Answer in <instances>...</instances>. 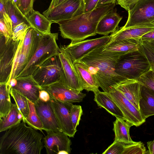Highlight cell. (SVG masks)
<instances>
[{"mask_svg":"<svg viewBox=\"0 0 154 154\" xmlns=\"http://www.w3.org/2000/svg\"><path fill=\"white\" fill-rule=\"evenodd\" d=\"M39 99L42 101L46 102L51 100V97L48 92L42 89L40 91Z\"/></svg>","mask_w":154,"mask_h":154,"instance_id":"ee69618b","label":"cell"},{"mask_svg":"<svg viewBox=\"0 0 154 154\" xmlns=\"http://www.w3.org/2000/svg\"><path fill=\"white\" fill-rule=\"evenodd\" d=\"M23 119V116L16 103H12L9 113L5 117L0 119V132L5 131L19 124Z\"/></svg>","mask_w":154,"mask_h":154,"instance_id":"83f0119b","label":"cell"},{"mask_svg":"<svg viewBox=\"0 0 154 154\" xmlns=\"http://www.w3.org/2000/svg\"><path fill=\"white\" fill-rule=\"evenodd\" d=\"M151 69L154 71V62H149Z\"/></svg>","mask_w":154,"mask_h":154,"instance_id":"681fc988","label":"cell"},{"mask_svg":"<svg viewBox=\"0 0 154 154\" xmlns=\"http://www.w3.org/2000/svg\"><path fill=\"white\" fill-rule=\"evenodd\" d=\"M85 0H65L57 6L47 9L43 14L53 23L71 18L85 12Z\"/></svg>","mask_w":154,"mask_h":154,"instance_id":"ba28073f","label":"cell"},{"mask_svg":"<svg viewBox=\"0 0 154 154\" xmlns=\"http://www.w3.org/2000/svg\"><path fill=\"white\" fill-rule=\"evenodd\" d=\"M126 144L123 142L114 141L102 154H122Z\"/></svg>","mask_w":154,"mask_h":154,"instance_id":"ab89813d","label":"cell"},{"mask_svg":"<svg viewBox=\"0 0 154 154\" xmlns=\"http://www.w3.org/2000/svg\"><path fill=\"white\" fill-rule=\"evenodd\" d=\"M58 33L40 34L38 47L27 65L18 77L32 75L41 65L60 51L57 40Z\"/></svg>","mask_w":154,"mask_h":154,"instance_id":"277c9868","label":"cell"},{"mask_svg":"<svg viewBox=\"0 0 154 154\" xmlns=\"http://www.w3.org/2000/svg\"><path fill=\"white\" fill-rule=\"evenodd\" d=\"M146 151L143 143L134 142L126 144L122 154H145Z\"/></svg>","mask_w":154,"mask_h":154,"instance_id":"836d02e7","label":"cell"},{"mask_svg":"<svg viewBox=\"0 0 154 154\" xmlns=\"http://www.w3.org/2000/svg\"><path fill=\"white\" fill-rule=\"evenodd\" d=\"M32 75L42 88L62 81L63 71L59 54L46 61L34 71Z\"/></svg>","mask_w":154,"mask_h":154,"instance_id":"8992f818","label":"cell"},{"mask_svg":"<svg viewBox=\"0 0 154 154\" xmlns=\"http://www.w3.org/2000/svg\"><path fill=\"white\" fill-rule=\"evenodd\" d=\"M40 33L30 27L28 30L21 45L22 51L27 56L29 61L37 48Z\"/></svg>","mask_w":154,"mask_h":154,"instance_id":"484cf974","label":"cell"},{"mask_svg":"<svg viewBox=\"0 0 154 154\" xmlns=\"http://www.w3.org/2000/svg\"><path fill=\"white\" fill-rule=\"evenodd\" d=\"M116 119L113 122L114 131L115 137L114 141L123 142L126 143L134 142L131 139L129 133L132 124L125 120L123 118L115 117Z\"/></svg>","mask_w":154,"mask_h":154,"instance_id":"d4e9b609","label":"cell"},{"mask_svg":"<svg viewBox=\"0 0 154 154\" xmlns=\"http://www.w3.org/2000/svg\"><path fill=\"white\" fill-rule=\"evenodd\" d=\"M137 80L141 85L154 90V71L151 69Z\"/></svg>","mask_w":154,"mask_h":154,"instance_id":"74e56055","label":"cell"},{"mask_svg":"<svg viewBox=\"0 0 154 154\" xmlns=\"http://www.w3.org/2000/svg\"><path fill=\"white\" fill-rule=\"evenodd\" d=\"M30 26L25 23H20L13 29L12 38L15 41H20L23 40Z\"/></svg>","mask_w":154,"mask_h":154,"instance_id":"e575fe53","label":"cell"},{"mask_svg":"<svg viewBox=\"0 0 154 154\" xmlns=\"http://www.w3.org/2000/svg\"><path fill=\"white\" fill-rule=\"evenodd\" d=\"M128 12L124 29L151 23L154 20V0H139Z\"/></svg>","mask_w":154,"mask_h":154,"instance_id":"52a82bcc","label":"cell"},{"mask_svg":"<svg viewBox=\"0 0 154 154\" xmlns=\"http://www.w3.org/2000/svg\"><path fill=\"white\" fill-rule=\"evenodd\" d=\"M153 29L154 25L151 23L124 29H118L110 35V39L107 44L116 41L141 38L144 35Z\"/></svg>","mask_w":154,"mask_h":154,"instance_id":"ffe728a7","label":"cell"},{"mask_svg":"<svg viewBox=\"0 0 154 154\" xmlns=\"http://www.w3.org/2000/svg\"><path fill=\"white\" fill-rule=\"evenodd\" d=\"M141 39L142 41L146 42L154 40V29L144 35L141 37Z\"/></svg>","mask_w":154,"mask_h":154,"instance_id":"f6af8a7d","label":"cell"},{"mask_svg":"<svg viewBox=\"0 0 154 154\" xmlns=\"http://www.w3.org/2000/svg\"><path fill=\"white\" fill-rule=\"evenodd\" d=\"M115 4L97 7L93 10L70 19L57 21L61 36L71 42H79L96 35L97 24L101 19L114 9Z\"/></svg>","mask_w":154,"mask_h":154,"instance_id":"3957f363","label":"cell"},{"mask_svg":"<svg viewBox=\"0 0 154 154\" xmlns=\"http://www.w3.org/2000/svg\"><path fill=\"white\" fill-rule=\"evenodd\" d=\"M113 9L105 15L99 21L96 29V33L108 35L116 30L122 17Z\"/></svg>","mask_w":154,"mask_h":154,"instance_id":"44dd1931","label":"cell"},{"mask_svg":"<svg viewBox=\"0 0 154 154\" xmlns=\"http://www.w3.org/2000/svg\"><path fill=\"white\" fill-rule=\"evenodd\" d=\"M94 93V100L99 107L105 109L114 116L123 118L122 112L107 92L101 91L98 90Z\"/></svg>","mask_w":154,"mask_h":154,"instance_id":"603a6c76","label":"cell"},{"mask_svg":"<svg viewBox=\"0 0 154 154\" xmlns=\"http://www.w3.org/2000/svg\"><path fill=\"white\" fill-rule=\"evenodd\" d=\"M42 89L48 92L51 98L63 102H81L86 95V94L69 88L61 81Z\"/></svg>","mask_w":154,"mask_h":154,"instance_id":"9a60e30c","label":"cell"},{"mask_svg":"<svg viewBox=\"0 0 154 154\" xmlns=\"http://www.w3.org/2000/svg\"><path fill=\"white\" fill-rule=\"evenodd\" d=\"M147 145L148 150L146 151V154H154V140L147 142Z\"/></svg>","mask_w":154,"mask_h":154,"instance_id":"7dc6e473","label":"cell"},{"mask_svg":"<svg viewBox=\"0 0 154 154\" xmlns=\"http://www.w3.org/2000/svg\"><path fill=\"white\" fill-rule=\"evenodd\" d=\"M0 19L2 20L5 25L13 33L12 21L7 13L4 0H0Z\"/></svg>","mask_w":154,"mask_h":154,"instance_id":"f35d334b","label":"cell"},{"mask_svg":"<svg viewBox=\"0 0 154 154\" xmlns=\"http://www.w3.org/2000/svg\"><path fill=\"white\" fill-rule=\"evenodd\" d=\"M19 42L11 38L6 42L0 35V83H7L9 79Z\"/></svg>","mask_w":154,"mask_h":154,"instance_id":"9c48e42d","label":"cell"},{"mask_svg":"<svg viewBox=\"0 0 154 154\" xmlns=\"http://www.w3.org/2000/svg\"><path fill=\"white\" fill-rule=\"evenodd\" d=\"M99 1V0H85V12L91 11L96 8Z\"/></svg>","mask_w":154,"mask_h":154,"instance_id":"7bdbcfd3","label":"cell"},{"mask_svg":"<svg viewBox=\"0 0 154 154\" xmlns=\"http://www.w3.org/2000/svg\"><path fill=\"white\" fill-rule=\"evenodd\" d=\"M35 0H14L19 9L26 17L32 12Z\"/></svg>","mask_w":154,"mask_h":154,"instance_id":"8d00e7d4","label":"cell"},{"mask_svg":"<svg viewBox=\"0 0 154 154\" xmlns=\"http://www.w3.org/2000/svg\"><path fill=\"white\" fill-rule=\"evenodd\" d=\"M151 69L147 58L140 49L121 57L115 68L119 75L125 79L134 80H137Z\"/></svg>","mask_w":154,"mask_h":154,"instance_id":"5b68a950","label":"cell"},{"mask_svg":"<svg viewBox=\"0 0 154 154\" xmlns=\"http://www.w3.org/2000/svg\"><path fill=\"white\" fill-rule=\"evenodd\" d=\"M110 35H104L98 38L79 42H71L68 45L63 46L69 55L74 63L95 48L107 44L110 41Z\"/></svg>","mask_w":154,"mask_h":154,"instance_id":"7c38bea8","label":"cell"},{"mask_svg":"<svg viewBox=\"0 0 154 154\" xmlns=\"http://www.w3.org/2000/svg\"><path fill=\"white\" fill-rule=\"evenodd\" d=\"M4 1L7 13L12 21L13 29L23 23L30 26L27 17L19 9L14 0Z\"/></svg>","mask_w":154,"mask_h":154,"instance_id":"f546056e","label":"cell"},{"mask_svg":"<svg viewBox=\"0 0 154 154\" xmlns=\"http://www.w3.org/2000/svg\"><path fill=\"white\" fill-rule=\"evenodd\" d=\"M10 94L23 116L22 120H24L27 117L29 113L28 99L12 88L10 90Z\"/></svg>","mask_w":154,"mask_h":154,"instance_id":"1f68e13d","label":"cell"},{"mask_svg":"<svg viewBox=\"0 0 154 154\" xmlns=\"http://www.w3.org/2000/svg\"><path fill=\"white\" fill-rule=\"evenodd\" d=\"M105 45L95 48L74 62L83 65L103 91L108 92L112 87L127 79L115 71L116 64L121 57L102 53Z\"/></svg>","mask_w":154,"mask_h":154,"instance_id":"7a4b0ae2","label":"cell"},{"mask_svg":"<svg viewBox=\"0 0 154 154\" xmlns=\"http://www.w3.org/2000/svg\"><path fill=\"white\" fill-rule=\"evenodd\" d=\"M139 49L147 58L149 62H154V48L147 42L142 41Z\"/></svg>","mask_w":154,"mask_h":154,"instance_id":"60d3db41","label":"cell"},{"mask_svg":"<svg viewBox=\"0 0 154 154\" xmlns=\"http://www.w3.org/2000/svg\"><path fill=\"white\" fill-rule=\"evenodd\" d=\"M51 100L62 132L69 137H73L76 132L73 129L70 113L72 103L62 102L51 98Z\"/></svg>","mask_w":154,"mask_h":154,"instance_id":"5bb4252c","label":"cell"},{"mask_svg":"<svg viewBox=\"0 0 154 154\" xmlns=\"http://www.w3.org/2000/svg\"><path fill=\"white\" fill-rule=\"evenodd\" d=\"M10 92L7 83H0V119L6 116L11 107Z\"/></svg>","mask_w":154,"mask_h":154,"instance_id":"4dcf8cb0","label":"cell"},{"mask_svg":"<svg viewBox=\"0 0 154 154\" xmlns=\"http://www.w3.org/2000/svg\"><path fill=\"white\" fill-rule=\"evenodd\" d=\"M59 56L63 69V77L61 81L69 88L79 92L84 89L74 63L69 55L64 50L63 45L60 47Z\"/></svg>","mask_w":154,"mask_h":154,"instance_id":"8fae6325","label":"cell"},{"mask_svg":"<svg viewBox=\"0 0 154 154\" xmlns=\"http://www.w3.org/2000/svg\"><path fill=\"white\" fill-rule=\"evenodd\" d=\"M65 0H51L49 7L47 9H51L60 4Z\"/></svg>","mask_w":154,"mask_h":154,"instance_id":"c3c4849f","label":"cell"},{"mask_svg":"<svg viewBox=\"0 0 154 154\" xmlns=\"http://www.w3.org/2000/svg\"><path fill=\"white\" fill-rule=\"evenodd\" d=\"M34 104L37 113L43 125V130L45 131L62 132L55 116L51 100L45 102L39 99Z\"/></svg>","mask_w":154,"mask_h":154,"instance_id":"2e32d148","label":"cell"},{"mask_svg":"<svg viewBox=\"0 0 154 154\" xmlns=\"http://www.w3.org/2000/svg\"><path fill=\"white\" fill-rule=\"evenodd\" d=\"M47 135L43 138L44 147L47 153H70L72 142L67 135L63 132L46 131Z\"/></svg>","mask_w":154,"mask_h":154,"instance_id":"4fadbf2b","label":"cell"},{"mask_svg":"<svg viewBox=\"0 0 154 154\" xmlns=\"http://www.w3.org/2000/svg\"><path fill=\"white\" fill-rule=\"evenodd\" d=\"M149 44L151 45L154 48V40L151 41L149 42H146Z\"/></svg>","mask_w":154,"mask_h":154,"instance_id":"f907efd6","label":"cell"},{"mask_svg":"<svg viewBox=\"0 0 154 154\" xmlns=\"http://www.w3.org/2000/svg\"><path fill=\"white\" fill-rule=\"evenodd\" d=\"M80 79L83 89L88 91L93 92L99 89L100 87L92 75L81 63H74Z\"/></svg>","mask_w":154,"mask_h":154,"instance_id":"4316f807","label":"cell"},{"mask_svg":"<svg viewBox=\"0 0 154 154\" xmlns=\"http://www.w3.org/2000/svg\"><path fill=\"white\" fill-rule=\"evenodd\" d=\"M113 87L121 92L140 110L139 104L141 98V84L137 80L127 79Z\"/></svg>","mask_w":154,"mask_h":154,"instance_id":"d6986e66","label":"cell"},{"mask_svg":"<svg viewBox=\"0 0 154 154\" xmlns=\"http://www.w3.org/2000/svg\"><path fill=\"white\" fill-rule=\"evenodd\" d=\"M29 113L27 117L23 121L29 126L36 130L42 131L43 125L36 112L34 103L28 99Z\"/></svg>","mask_w":154,"mask_h":154,"instance_id":"d6a6232c","label":"cell"},{"mask_svg":"<svg viewBox=\"0 0 154 154\" xmlns=\"http://www.w3.org/2000/svg\"><path fill=\"white\" fill-rule=\"evenodd\" d=\"M140 111L143 119L154 115V90L141 85Z\"/></svg>","mask_w":154,"mask_h":154,"instance_id":"7402d4cb","label":"cell"},{"mask_svg":"<svg viewBox=\"0 0 154 154\" xmlns=\"http://www.w3.org/2000/svg\"><path fill=\"white\" fill-rule=\"evenodd\" d=\"M30 27L41 34L51 33L53 22L39 11L33 10L27 17Z\"/></svg>","mask_w":154,"mask_h":154,"instance_id":"cb8c5ba5","label":"cell"},{"mask_svg":"<svg viewBox=\"0 0 154 154\" xmlns=\"http://www.w3.org/2000/svg\"><path fill=\"white\" fill-rule=\"evenodd\" d=\"M17 85L12 88L33 103L39 99L40 91L42 89L35 81L32 75L16 78Z\"/></svg>","mask_w":154,"mask_h":154,"instance_id":"ac0fdd59","label":"cell"},{"mask_svg":"<svg viewBox=\"0 0 154 154\" xmlns=\"http://www.w3.org/2000/svg\"><path fill=\"white\" fill-rule=\"evenodd\" d=\"M70 116L74 130L76 132L77 127L79 125L83 110L81 106L73 104L70 110Z\"/></svg>","mask_w":154,"mask_h":154,"instance_id":"d590c367","label":"cell"},{"mask_svg":"<svg viewBox=\"0 0 154 154\" xmlns=\"http://www.w3.org/2000/svg\"><path fill=\"white\" fill-rule=\"evenodd\" d=\"M139 0H116V4L126 10L131 9Z\"/></svg>","mask_w":154,"mask_h":154,"instance_id":"b9f144b4","label":"cell"},{"mask_svg":"<svg viewBox=\"0 0 154 154\" xmlns=\"http://www.w3.org/2000/svg\"><path fill=\"white\" fill-rule=\"evenodd\" d=\"M23 40L19 42L15 56L12 70L7 82L12 79L17 78L25 68L29 61L27 56L21 50V45Z\"/></svg>","mask_w":154,"mask_h":154,"instance_id":"f1b7e54d","label":"cell"},{"mask_svg":"<svg viewBox=\"0 0 154 154\" xmlns=\"http://www.w3.org/2000/svg\"><path fill=\"white\" fill-rule=\"evenodd\" d=\"M24 121L7 130L0 138V154H40L43 136Z\"/></svg>","mask_w":154,"mask_h":154,"instance_id":"6da1fadb","label":"cell"},{"mask_svg":"<svg viewBox=\"0 0 154 154\" xmlns=\"http://www.w3.org/2000/svg\"><path fill=\"white\" fill-rule=\"evenodd\" d=\"M141 40L137 38L116 41L104 46L101 52L106 55L121 57L139 49Z\"/></svg>","mask_w":154,"mask_h":154,"instance_id":"e0dca14e","label":"cell"},{"mask_svg":"<svg viewBox=\"0 0 154 154\" xmlns=\"http://www.w3.org/2000/svg\"><path fill=\"white\" fill-rule=\"evenodd\" d=\"M107 93L120 110L125 120L136 127L145 122L140 110L117 89L112 87Z\"/></svg>","mask_w":154,"mask_h":154,"instance_id":"30bf717a","label":"cell"},{"mask_svg":"<svg viewBox=\"0 0 154 154\" xmlns=\"http://www.w3.org/2000/svg\"><path fill=\"white\" fill-rule=\"evenodd\" d=\"M151 23L154 25V20L151 22Z\"/></svg>","mask_w":154,"mask_h":154,"instance_id":"816d5d0a","label":"cell"},{"mask_svg":"<svg viewBox=\"0 0 154 154\" xmlns=\"http://www.w3.org/2000/svg\"><path fill=\"white\" fill-rule=\"evenodd\" d=\"M116 0H99L97 7H100L111 4H115Z\"/></svg>","mask_w":154,"mask_h":154,"instance_id":"bcb514c9","label":"cell"}]
</instances>
